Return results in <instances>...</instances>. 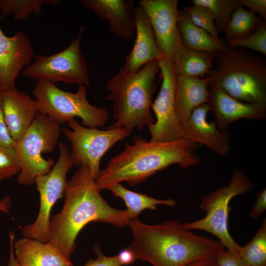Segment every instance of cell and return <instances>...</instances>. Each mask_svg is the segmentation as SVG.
Wrapping results in <instances>:
<instances>
[{"label":"cell","instance_id":"cell-1","mask_svg":"<svg viewBox=\"0 0 266 266\" xmlns=\"http://www.w3.org/2000/svg\"><path fill=\"white\" fill-rule=\"evenodd\" d=\"M100 191L87 165L80 166L67 181L63 208L51 218L48 242L69 260L76 248L77 236L89 223L100 222L122 228L130 220L127 209L110 206Z\"/></svg>","mask_w":266,"mask_h":266},{"label":"cell","instance_id":"cell-2","mask_svg":"<svg viewBox=\"0 0 266 266\" xmlns=\"http://www.w3.org/2000/svg\"><path fill=\"white\" fill-rule=\"evenodd\" d=\"M127 226L133 238L129 247L137 259L152 266H186L197 260L215 258L225 249L219 241L186 230L178 220L148 225L135 218Z\"/></svg>","mask_w":266,"mask_h":266},{"label":"cell","instance_id":"cell-3","mask_svg":"<svg viewBox=\"0 0 266 266\" xmlns=\"http://www.w3.org/2000/svg\"><path fill=\"white\" fill-rule=\"evenodd\" d=\"M198 148V144L185 138L156 142L134 135L133 144L126 143L124 150L100 171L96 184L100 190L124 181L135 186L172 165L183 168L197 166L201 160Z\"/></svg>","mask_w":266,"mask_h":266},{"label":"cell","instance_id":"cell-4","mask_svg":"<svg viewBox=\"0 0 266 266\" xmlns=\"http://www.w3.org/2000/svg\"><path fill=\"white\" fill-rule=\"evenodd\" d=\"M158 62H151L134 73L120 68L108 81L109 93L105 100L113 102L114 122L106 129L123 127L131 134L135 129L142 131L155 122L150 109L158 85Z\"/></svg>","mask_w":266,"mask_h":266},{"label":"cell","instance_id":"cell-5","mask_svg":"<svg viewBox=\"0 0 266 266\" xmlns=\"http://www.w3.org/2000/svg\"><path fill=\"white\" fill-rule=\"evenodd\" d=\"M208 87H216L241 101L266 106V60L239 47H227L216 54L205 77Z\"/></svg>","mask_w":266,"mask_h":266},{"label":"cell","instance_id":"cell-6","mask_svg":"<svg viewBox=\"0 0 266 266\" xmlns=\"http://www.w3.org/2000/svg\"><path fill=\"white\" fill-rule=\"evenodd\" d=\"M87 88L79 85L76 92L64 91L44 80H37L33 93L39 113L60 124L79 117L85 127L98 128L106 123L109 114L104 107H97L87 99Z\"/></svg>","mask_w":266,"mask_h":266},{"label":"cell","instance_id":"cell-7","mask_svg":"<svg viewBox=\"0 0 266 266\" xmlns=\"http://www.w3.org/2000/svg\"><path fill=\"white\" fill-rule=\"evenodd\" d=\"M253 188L248 176L241 170H235L228 185H223L201 198L200 208L206 212L205 217L182 223V226L189 231L200 230L209 233L217 237L228 250L238 254L241 246L229 230V203L233 197L250 192Z\"/></svg>","mask_w":266,"mask_h":266},{"label":"cell","instance_id":"cell-8","mask_svg":"<svg viewBox=\"0 0 266 266\" xmlns=\"http://www.w3.org/2000/svg\"><path fill=\"white\" fill-rule=\"evenodd\" d=\"M61 124L49 116L39 113L22 138L16 142L21 167L17 183L28 186L38 176L49 172L55 165L53 159H45L42 154L52 152L61 133Z\"/></svg>","mask_w":266,"mask_h":266},{"label":"cell","instance_id":"cell-9","mask_svg":"<svg viewBox=\"0 0 266 266\" xmlns=\"http://www.w3.org/2000/svg\"><path fill=\"white\" fill-rule=\"evenodd\" d=\"M84 28L63 51L50 56L38 54L22 71L25 77L44 80L53 84L62 82L91 88L88 67L81 48Z\"/></svg>","mask_w":266,"mask_h":266},{"label":"cell","instance_id":"cell-10","mask_svg":"<svg viewBox=\"0 0 266 266\" xmlns=\"http://www.w3.org/2000/svg\"><path fill=\"white\" fill-rule=\"evenodd\" d=\"M58 144L60 153L57 163L49 172L35 179L40 198L37 217L32 224L21 227L25 237L43 243L49 241L51 209L57 200L64 196L67 183L66 174L74 166L66 144L62 141Z\"/></svg>","mask_w":266,"mask_h":266},{"label":"cell","instance_id":"cell-11","mask_svg":"<svg viewBox=\"0 0 266 266\" xmlns=\"http://www.w3.org/2000/svg\"><path fill=\"white\" fill-rule=\"evenodd\" d=\"M62 132L71 144L70 155L74 166H88L96 180L100 173V163L104 154L116 143L131 135L123 127L106 129L85 127L75 119Z\"/></svg>","mask_w":266,"mask_h":266},{"label":"cell","instance_id":"cell-12","mask_svg":"<svg viewBox=\"0 0 266 266\" xmlns=\"http://www.w3.org/2000/svg\"><path fill=\"white\" fill-rule=\"evenodd\" d=\"M158 62L162 81L158 96L151 106L156 120L148 128L151 135L150 141H175L184 138L175 111L177 75L170 60L163 57Z\"/></svg>","mask_w":266,"mask_h":266},{"label":"cell","instance_id":"cell-13","mask_svg":"<svg viewBox=\"0 0 266 266\" xmlns=\"http://www.w3.org/2000/svg\"><path fill=\"white\" fill-rule=\"evenodd\" d=\"M178 0H141L154 33L157 45L163 55L171 61L183 45L178 30Z\"/></svg>","mask_w":266,"mask_h":266},{"label":"cell","instance_id":"cell-14","mask_svg":"<svg viewBox=\"0 0 266 266\" xmlns=\"http://www.w3.org/2000/svg\"><path fill=\"white\" fill-rule=\"evenodd\" d=\"M33 56V45L25 33L17 31L8 36L0 27V93L16 89L17 78Z\"/></svg>","mask_w":266,"mask_h":266},{"label":"cell","instance_id":"cell-15","mask_svg":"<svg viewBox=\"0 0 266 266\" xmlns=\"http://www.w3.org/2000/svg\"><path fill=\"white\" fill-rule=\"evenodd\" d=\"M210 111L207 103L196 108L181 124L184 138L207 147L221 157L227 156L231 150L230 134L222 131L214 121L209 122L207 115Z\"/></svg>","mask_w":266,"mask_h":266},{"label":"cell","instance_id":"cell-16","mask_svg":"<svg viewBox=\"0 0 266 266\" xmlns=\"http://www.w3.org/2000/svg\"><path fill=\"white\" fill-rule=\"evenodd\" d=\"M207 104L215 115L214 121L222 131L236 120H262L266 118V106L244 102L228 95L216 87H209Z\"/></svg>","mask_w":266,"mask_h":266},{"label":"cell","instance_id":"cell-17","mask_svg":"<svg viewBox=\"0 0 266 266\" xmlns=\"http://www.w3.org/2000/svg\"><path fill=\"white\" fill-rule=\"evenodd\" d=\"M82 5L100 18L107 20L109 31L128 41L135 34L134 1L132 0H81Z\"/></svg>","mask_w":266,"mask_h":266},{"label":"cell","instance_id":"cell-18","mask_svg":"<svg viewBox=\"0 0 266 266\" xmlns=\"http://www.w3.org/2000/svg\"><path fill=\"white\" fill-rule=\"evenodd\" d=\"M134 43L125 58L124 65L121 66L129 73L136 72L144 65L165 57L157 45L149 20L140 6L134 8Z\"/></svg>","mask_w":266,"mask_h":266},{"label":"cell","instance_id":"cell-19","mask_svg":"<svg viewBox=\"0 0 266 266\" xmlns=\"http://www.w3.org/2000/svg\"><path fill=\"white\" fill-rule=\"evenodd\" d=\"M1 106L8 132L15 142L19 141L39 113L35 100L17 88L1 93Z\"/></svg>","mask_w":266,"mask_h":266},{"label":"cell","instance_id":"cell-20","mask_svg":"<svg viewBox=\"0 0 266 266\" xmlns=\"http://www.w3.org/2000/svg\"><path fill=\"white\" fill-rule=\"evenodd\" d=\"M8 264L12 266H73L70 260L50 243L28 237L14 243L11 240Z\"/></svg>","mask_w":266,"mask_h":266},{"label":"cell","instance_id":"cell-21","mask_svg":"<svg viewBox=\"0 0 266 266\" xmlns=\"http://www.w3.org/2000/svg\"><path fill=\"white\" fill-rule=\"evenodd\" d=\"M208 88V81L206 77L177 75L175 111L181 125L196 108L207 103Z\"/></svg>","mask_w":266,"mask_h":266},{"label":"cell","instance_id":"cell-22","mask_svg":"<svg viewBox=\"0 0 266 266\" xmlns=\"http://www.w3.org/2000/svg\"><path fill=\"white\" fill-rule=\"evenodd\" d=\"M177 27L186 47L215 55L227 47L225 39L213 38L206 31L196 26L183 10L178 11Z\"/></svg>","mask_w":266,"mask_h":266},{"label":"cell","instance_id":"cell-23","mask_svg":"<svg viewBox=\"0 0 266 266\" xmlns=\"http://www.w3.org/2000/svg\"><path fill=\"white\" fill-rule=\"evenodd\" d=\"M215 56L183 45L171 62L177 76L204 78L213 68Z\"/></svg>","mask_w":266,"mask_h":266},{"label":"cell","instance_id":"cell-24","mask_svg":"<svg viewBox=\"0 0 266 266\" xmlns=\"http://www.w3.org/2000/svg\"><path fill=\"white\" fill-rule=\"evenodd\" d=\"M107 189L111 191L114 197L120 198L124 201L130 220L137 218L144 210H155L158 205L173 207L176 204V201L171 199L158 200L143 193L132 191L121 183L112 185Z\"/></svg>","mask_w":266,"mask_h":266},{"label":"cell","instance_id":"cell-25","mask_svg":"<svg viewBox=\"0 0 266 266\" xmlns=\"http://www.w3.org/2000/svg\"><path fill=\"white\" fill-rule=\"evenodd\" d=\"M264 21L261 17L239 5L224 29L225 39L243 38L253 33Z\"/></svg>","mask_w":266,"mask_h":266},{"label":"cell","instance_id":"cell-26","mask_svg":"<svg viewBox=\"0 0 266 266\" xmlns=\"http://www.w3.org/2000/svg\"><path fill=\"white\" fill-rule=\"evenodd\" d=\"M238 255L248 266H266V219L252 240L241 246Z\"/></svg>","mask_w":266,"mask_h":266},{"label":"cell","instance_id":"cell-27","mask_svg":"<svg viewBox=\"0 0 266 266\" xmlns=\"http://www.w3.org/2000/svg\"><path fill=\"white\" fill-rule=\"evenodd\" d=\"M46 0H0V19L12 14L15 21H21L31 16L39 15Z\"/></svg>","mask_w":266,"mask_h":266},{"label":"cell","instance_id":"cell-28","mask_svg":"<svg viewBox=\"0 0 266 266\" xmlns=\"http://www.w3.org/2000/svg\"><path fill=\"white\" fill-rule=\"evenodd\" d=\"M192 3L208 8L212 14L215 25L223 32L231 15L240 5L239 0H192Z\"/></svg>","mask_w":266,"mask_h":266},{"label":"cell","instance_id":"cell-29","mask_svg":"<svg viewBox=\"0 0 266 266\" xmlns=\"http://www.w3.org/2000/svg\"><path fill=\"white\" fill-rule=\"evenodd\" d=\"M183 10L188 14L196 26L206 31L213 38H220L213 16L208 8L193 4L185 7Z\"/></svg>","mask_w":266,"mask_h":266},{"label":"cell","instance_id":"cell-30","mask_svg":"<svg viewBox=\"0 0 266 266\" xmlns=\"http://www.w3.org/2000/svg\"><path fill=\"white\" fill-rule=\"evenodd\" d=\"M231 47H245L266 55V21H265L253 33L237 40H226Z\"/></svg>","mask_w":266,"mask_h":266},{"label":"cell","instance_id":"cell-31","mask_svg":"<svg viewBox=\"0 0 266 266\" xmlns=\"http://www.w3.org/2000/svg\"><path fill=\"white\" fill-rule=\"evenodd\" d=\"M21 167L15 147L0 145V180L19 173Z\"/></svg>","mask_w":266,"mask_h":266},{"label":"cell","instance_id":"cell-32","mask_svg":"<svg viewBox=\"0 0 266 266\" xmlns=\"http://www.w3.org/2000/svg\"><path fill=\"white\" fill-rule=\"evenodd\" d=\"M94 252L97 258L95 259H89L83 266H122L117 255L112 256L104 255L99 245H95Z\"/></svg>","mask_w":266,"mask_h":266},{"label":"cell","instance_id":"cell-33","mask_svg":"<svg viewBox=\"0 0 266 266\" xmlns=\"http://www.w3.org/2000/svg\"><path fill=\"white\" fill-rule=\"evenodd\" d=\"M218 266H248L238 254L224 249L216 258Z\"/></svg>","mask_w":266,"mask_h":266},{"label":"cell","instance_id":"cell-34","mask_svg":"<svg viewBox=\"0 0 266 266\" xmlns=\"http://www.w3.org/2000/svg\"><path fill=\"white\" fill-rule=\"evenodd\" d=\"M266 210V189H262L257 194L255 202L249 212L253 219H258L262 216Z\"/></svg>","mask_w":266,"mask_h":266},{"label":"cell","instance_id":"cell-35","mask_svg":"<svg viewBox=\"0 0 266 266\" xmlns=\"http://www.w3.org/2000/svg\"><path fill=\"white\" fill-rule=\"evenodd\" d=\"M16 142L11 138L3 116L1 106V94L0 93V145L6 147H15Z\"/></svg>","mask_w":266,"mask_h":266},{"label":"cell","instance_id":"cell-36","mask_svg":"<svg viewBox=\"0 0 266 266\" xmlns=\"http://www.w3.org/2000/svg\"><path fill=\"white\" fill-rule=\"evenodd\" d=\"M240 5L247 7L251 12L258 13L266 20V0H239Z\"/></svg>","mask_w":266,"mask_h":266},{"label":"cell","instance_id":"cell-37","mask_svg":"<svg viewBox=\"0 0 266 266\" xmlns=\"http://www.w3.org/2000/svg\"><path fill=\"white\" fill-rule=\"evenodd\" d=\"M117 256L122 266L131 265L137 259L134 252L129 246L121 251L117 254Z\"/></svg>","mask_w":266,"mask_h":266},{"label":"cell","instance_id":"cell-38","mask_svg":"<svg viewBox=\"0 0 266 266\" xmlns=\"http://www.w3.org/2000/svg\"><path fill=\"white\" fill-rule=\"evenodd\" d=\"M186 266H218L216 258H205L194 261Z\"/></svg>","mask_w":266,"mask_h":266},{"label":"cell","instance_id":"cell-39","mask_svg":"<svg viewBox=\"0 0 266 266\" xmlns=\"http://www.w3.org/2000/svg\"><path fill=\"white\" fill-rule=\"evenodd\" d=\"M12 204L11 197L10 196H5L0 200V211L8 213Z\"/></svg>","mask_w":266,"mask_h":266},{"label":"cell","instance_id":"cell-40","mask_svg":"<svg viewBox=\"0 0 266 266\" xmlns=\"http://www.w3.org/2000/svg\"><path fill=\"white\" fill-rule=\"evenodd\" d=\"M8 266H11V265H8Z\"/></svg>","mask_w":266,"mask_h":266}]
</instances>
